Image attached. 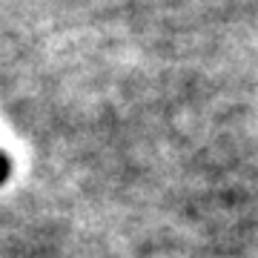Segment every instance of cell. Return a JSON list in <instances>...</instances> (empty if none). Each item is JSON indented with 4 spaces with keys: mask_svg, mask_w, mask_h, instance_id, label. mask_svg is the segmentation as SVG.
<instances>
[{
    "mask_svg": "<svg viewBox=\"0 0 258 258\" xmlns=\"http://www.w3.org/2000/svg\"><path fill=\"white\" fill-rule=\"evenodd\" d=\"M9 175H12V161L6 152H0V186L9 181Z\"/></svg>",
    "mask_w": 258,
    "mask_h": 258,
    "instance_id": "6da1fadb",
    "label": "cell"
}]
</instances>
